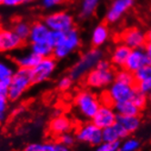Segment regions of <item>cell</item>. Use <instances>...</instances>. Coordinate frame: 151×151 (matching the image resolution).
Listing matches in <instances>:
<instances>
[{"mask_svg": "<svg viewBox=\"0 0 151 151\" xmlns=\"http://www.w3.org/2000/svg\"><path fill=\"white\" fill-rule=\"evenodd\" d=\"M103 58V53L99 48H91L80 56L69 70V77L75 80H80L98 66Z\"/></svg>", "mask_w": 151, "mask_h": 151, "instance_id": "obj_1", "label": "cell"}, {"mask_svg": "<svg viewBox=\"0 0 151 151\" xmlns=\"http://www.w3.org/2000/svg\"><path fill=\"white\" fill-rule=\"evenodd\" d=\"M74 104L78 114L85 119L91 120L101 106L100 99L94 92L83 89L76 94Z\"/></svg>", "mask_w": 151, "mask_h": 151, "instance_id": "obj_2", "label": "cell"}, {"mask_svg": "<svg viewBox=\"0 0 151 151\" xmlns=\"http://www.w3.org/2000/svg\"><path fill=\"white\" fill-rule=\"evenodd\" d=\"M33 85L31 70L17 68L11 78L9 85L8 100L17 101Z\"/></svg>", "mask_w": 151, "mask_h": 151, "instance_id": "obj_3", "label": "cell"}, {"mask_svg": "<svg viewBox=\"0 0 151 151\" xmlns=\"http://www.w3.org/2000/svg\"><path fill=\"white\" fill-rule=\"evenodd\" d=\"M80 44L81 37L79 32L76 28H73L63 34L60 41L53 48V57L57 60L67 58L79 48Z\"/></svg>", "mask_w": 151, "mask_h": 151, "instance_id": "obj_4", "label": "cell"}, {"mask_svg": "<svg viewBox=\"0 0 151 151\" xmlns=\"http://www.w3.org/2000/svg\"><path fill=\"white\" fill-rule=\"evenodd\" d=\"M51 31H58L66 33V32L75 28L74 17L68 11L59 10L48 14L45 17L43 21Z\"/></svg>", "mask_w": 151, "mask_h": 151, "instance_id": "obj_5", "label": "cell"}, {"mask_svg": "<svg viewBox=\"0 0 151 151\" xmlns=\"http://www.w3.org/2000/svg\"><path fill=\"white\" fill-rule=\"evenodd\" d=\"M84 78L85 84L89 88L100 90L109 88L115 81V73L112 68L102 69L96 67L89 73H88Z\"/></svg>", "mask_w": 151, "mask_h": 151, "instance_id": "obj_6", "label": "cell"}, {"mask_svg": "<svg viewBox=\"0 0 151 151\" xmlns=\"http://www.w3.org/2000/svg\"><path fill=\"white\" fill-rule=\"evenodd\" d=\"M58 60L53 56L41 58L37 66L31 69L33 84H41L47 81L56 72Z\"/></svg>", "mask_w": 151, "mask_h": 151, "instance_id": "obj_7", "label": "cell"}, {"mask_svg": "<svg viewBox=\"0 0 151 151\" xmlns=\"http://www.w3.org/2000/svg\"><path fill=\"white\" fill-rule=\"evenodd\" d=\"M75 136L78 141L94 147H96L103 141L102 129L96 127L92 121L80 125L76 131Z\"/></svg>", "mask_w": 151, "mask_h": 151, "instance_id": "obj_8", "label": "cell"}, {"mask_svg": "<svg viewBox=\"0 0 151 151\" xmlns=\"http://www.w3.org/2000/svg\"><path fill=\"white\" fill-rule=\"evenodd\" d=\"M136 90L134 85H127L115 80L109 87L106 94L109 98L112 105H114L118 102L131 100Z\"/></svg>", "mask_w": 151, "mask_h": 151, "instance_id": "obj_9", "label": "cell"}, {"mask_svg": "<svg viewBox=\"0 0 151 151\" xmlns=\"http://www.w3.org/2000/svg\"><path fill=\"white\" fill-rule=\"evenodd\" d=\"M135 2L136 0H112L105 15L106 22L117 23L134 6Z\"/></svg>", "mask_w": 151, "mask_h": 151, "instance_id": "obj_10", "label": "cell"}, {"mask_svg": "<svg viewBox=\"0 0 151 151\" xmlns=\"http://www.w3.org/2000/svg\"><path fill=\"white\" fill-rule=\"evenodd\" d=\"M122 44L126 45L130 49L142 48L147 42L145 32L136 27L126 29L120 36Z\"/></svg>", "mask_w": 151, "mask_h": 151, "instance_id": "obj_11", "label": "cell"}, {"mask_svg": "<svg viewBox=\"0 0 151 151\" xmlns=\"http://www.w3.org/2000/svg\"><path fill=\"white\" fill-rule=\"evenodd\" d=\"M117 114L112 105L101 104L98 112L96 113L91 121L100 129L106 128L116 123Z\"/></svg>", "mask_w": 151, "mask_h": 151, "instance_id": "obj_12", "label": "cell"}, {"mask_svg": "<svg viewBox=\"0 0 151 151\" xmlns=\"http://www.w3.org/2000/svg\"><path fill=\"white\" fill-rule=\"evenodd\" d=\"M23 45L21 40L10 28H0V52L10 53L17 50Z\"/></svg>", "mask_w": 151, "mask_h": 151, "instance_id": "obj_13", "label": "cell"}, {"mask_svg": "<svg viewBox=\"0 0 151 151\" xmlns=\"http://www.w3.org/2000/svg\"><path fill=\"white\" fill-rule=\"evenodd\" d=\"M147 64H148L147 57L144 47L136 48V49H131L125 63L124 68L132 73H135L139 68H143Z\"/></svg>", "mask_w": 151, "mask_h": 151, "instance_id": "obj_14", "label": "cell"}, {"mask_svg": "<svg viewBox=\"0 0 151 151\" xmlns=\"http://www.w3.org/2000/svg\"><path fill=\"white\" fill-rule=\"evenodd\" d=\"M73 127V123L71 119L64 115L54 116L50 121L48 128L50 133L55 137H60L61 135L70 132Z\"/></svg>", "mask_w": 151, "mask_h": 151, "instance_id": "obj_15", "label": "cell"}, {"mask_svg": "<svg viewBox=\"0 0 151 151\" xmlns=\"http://www.w3.org/2000/svg\"><path fill=\"white\" fill-rule=\"evenodd\" d=\"M109 29L106 24L100 23L96 25L91 32L90 43L95 48H99L104 46L109 41Z\"/></svg>", "mask_w": 151, "mask_h": 151, "instance_id": "obj_16", "label": "cell"}, {"mask_svg": "<svg viewBox=\"0 0 151 151\" xmlns=\"http://www.w3.org/2000/svg\"><path fill=\"white\" fill-rule=\"evenodd\" d=\"M49 32V28L43 21H37V22L31 25L28 41L31 44L47 42Z\"/></svg>", "mask_w": 151, "mask_h": 151, "instance_id": "obj_17", "label": "cell"}, {"mask_svg": "<svg viewBox=\"0 0 151 151\" xmlns=\"http://www.w3.org/2000/svg\"><path fill=\"white\" fill-rule=\"evenodd\" d=\"M40 58L37 57L36 54L32 51H26L18 54L15 57L14 62L17 68H24V69H33L38 62L40 61Z\"/></svg>", "mask_w": 151, "mask_h": 151, "instance_id": "obj_18", "label": "cell"}, {"mask_svg": "<svg viewBox=\"0 0 151 151\" xmlns=\"http://www.w3.org/2000/svg\"><path fill=\"white\" fill-rule=\"evenodd\" d=\"M127 136L124 128L117 123L102 129V139L105 142H120Z\"/></svg>", "mask_w": 151, "mask_h": 151, "instance_id": "obj_19", "label": "cell"}, {"mask_svg": "<svg viewBox=\"0 0 151 151\" xmlns=\"http://www.w3.org/2000/svg\"><path fill=\"white\" fill-rule=\"evenodd\" d=\"M131 49L124 44H118L116 46L111 53L110 63L114 67L116 68H124L127 58L130 53Z\"/></svg>", "mask_w": 151, "mask_h": 151, "instance_id": "obj_20", "label": "cell"}, {"mask_svg": "<svg viewBox=\"0 0 151 151\" xmlns=\"http://www.w3.org/2000/svg\"><path fill=\"white\" fill-rule=\"evenodd\" d=\"M116 123L124 128L127 135H130L139 129L141 119L138 116H117Z\"/></svg>", "mask_w": 151, "mask_h": 151, "instance_id": "obj_21", "label": "cell"}, {"mask_svg": "<svg viewBox=\"0 0 151 151\" xmlns=\"http://www.w3.org/2000/svg\"><path fill=\"white\" fill-rule=\"evenodd\" d=\"M117 116H138L140 109L131 101L118 102L113 105Z\"/></svg>", "mask_w": 151, "mask_h": 151, "instance_id": "obj_22", "label": "cell"}, {"mask_svg": "<svg viewBox=\"0 0 151 151\" xmlns=\"http://www.w3.org/2000/svg\"><path fill=\"white\" fill-rule=\"evenodd\" d=\"M101 0H81L79 14L82 18L92 17L98 9Z\"/></svg>", "mask_w": 151, "mask_h": 151, "instance_id": "obj_23", "label": "cell"}, {"mask_svg": "<svg viewBox=\"0 0 151 151\" xmlns=\"http://www.w3.org/2000/svg\"><path fill=\"white\" fill-rule=\"evenodd\" d=\"M31 25L25 20H18L13 26V31L23 42L28 40Z\"/></svg>", "mask_w": 151, "mask_h": 151, "instance_id": "obj_24", "label": "cell"}, {"mask_svg": "<svg viewBox=\"0 0 151 151\" xmlns=\"http://www.w3.org/2000/svg\"><path fill=\"white\" fill-rule=\"evenodd\" d=\"M30 51L36 54V55L37 57H39L40 58H44L53 56V47L49 44H47V42L31 44Z\"/></svg>", "mask_w": 151, "mask_h": 151, "instance_id": "obj_25", "label": "cell"}, {"mask_svg": "<svg viewBox=\"0 0 151 151\" xmlns=\"http://www.w3.org/2000/svg\"><path fill=\"white\" fill-rule=\"evenodd\" d=\"M16 68L12 63L7 60L0 59V81H10L16 72Z\"/></svg>", "mask_w": 151, "mask_h": 151, "instance_id": "obj_26", "label": "cell"}, {"mask_svg": "<svg viewBox=\"0 0 151 151\" xmlns=\"http://www.w3.org/2000/svg\"><path fill=\"white\" fill-rule=\"evenodd\" d=\"M115 80L127 85H135L136 83L134 73L127 70L126 68L119 69L115 73Z\"/></svg>", "mask_w": 151, "mask_h": 151, "instance_id": "obj_27", "label": "cell"}, {"mask_svg": "<svg viewBox=\"0 0 151 151\" xmlns=\"http://www.w3.org/2000/svg\"><path fill=\"white\" fill-rule=\"evenodd\" d=\"M140 141L136 137H126L119 144V151H137L140 148Z\"/></svg>", "mask_w": 151, "mask_h": 151, "instance_id": "obj_28", "label": "cell"}, {"mask_svg": "<svg viewBox=\"0 0 151 151\" xmlns=\"http://www.w3.org/2000/svg\"><path fill=\"white\" fill-rule=\"evenodd\" d=\"M136 83L146 81V80H151V66L150 65H146L143 68H139L137 71L134 73Z\"/></svg>", "mask_w": 151, "mask_h": 151, "instance_id": "obj_29", "label": "cell"}, {"mask_svg": "<svg viewBox=\"0 0 151 151\" xmlns=\"http://www.w3.org/2000/svg\"><path fill=\"white\" fill-rule=\"evenodd\" d=\"M54 143L44 142V143H29L27 144L23 151H51L53 148Z\"/></svg>", "mask_w": 151, "mask_h": 151, "instance_id": "obj_30", "label": "cell"}, {"mask_svg": "<svg viewBox=\"0 0 151 151\" xmlns=\"http://www.w3.org/2000/svg\"><path fill=\"white\" fill-rule=\"evenodd\" d=\"M137 89V88H136ZM131 101L138 107V109L141 110V109H144L148 100H147V95L142 93V92H140L138 90H136L134 96H133V98L131 99Z\"/></svg>", "mask_w": 151, "mask_h": 151, "instance_id": "obj_31", "label": "cell"}, {"mask_svg": "<svg viewBox=\"0 0 151 151\" xmlns=\"http://www.w3.org/2000/svg\"><path fill=\"white\" fill-rule=\"evenodd\" d=\"M120 142H105L102 141L96 147L95 151H119Z\"/></svg>", "mask_w": 151, "mask_h": 151, "instance_id": "obj_32", "label": "cell"}, {"mask_svg": "<svg viewBox=\"0 0 151 151\" xmlns=\"http://www.w3.org/2000/svg\"><path fill=\"white\" fill-rule=\"evenodd\" d=\"M74 80L69 77V76H64L61 78H59L58 82V88L60 91H68L73 86Z\"/></svg>", "mask_w": 151, "mask_h": 151, "instance_id": "obj_33", "label": "cell"}, {"mask_svg": "<svg viewBox=\"0 0 151 151\" xmlns=\"http://www.w3.org/2000/svg\"><path fill=\"white\" fill-rule=\"evenodd\" d=\"M8 99L0 98V123H3L6 120L8 116Z\"/></svg>", "mask_w": 151, "mask_h": 151, "instance_id": "obj_34", "label": "cell"}, {"mask_svg": "<svg viewBox=\"0 0 151 151\" xmlns=\"http://www.w3.org/2000/svg\"><path fill=\"white\" fill-rule=\"evenodd\" d=\"M63 34L62 32H58V31H51L49 32L48 34V37H47V43L49 44L53 48L57 46L58 43L60 41V39L62 38L63 37Z\"/></svg>", "mask_w": 151, "mask_h": 151, "instance_id": "obj_35", "label": "cell"}, {"mask_svg": "<svg viewBox=\"0 0 151 151\" xmlns=\"http://www.w3.org/2000/svg\"><path fill=\"white\" fill-rule=\"evenodd\" d=\"M76 140H77L76 136L74 134H72L71 132L65 133L59 137V142L68 147L74 146V144L76 143Z\"/></svg>", "mask_w": 151, "mask_h": 151, "instance_id": "obj_36", "label": "cell"}, {"mask_svg": "<svg viewBox=\"0 0 151 151\" xmlns=\"http://www.w3.org/2000/svg\"><path fill=\"white\" fill-rule=\"evenodd\" d=\"M137 90L142 92L146 95H148L151 92V80H146V81H141L137 82L136 86Z\"/></svg>", "mask_w": 151, "mask_h": 151, "instance_id": "obj_37", "label": "cell"}, {"mask_svg": "<svg viewBox=\"0 0 151 151\" xmlns=\"http://www.w3.org/2000/svg\"><path fill=\"white\" fill-rule=\"evenodd\" d=\"M64 0H41V6L45 9L50 10L60 6Z\"/></svg>", "mask_w": 151, "mask_h": 151, "instance_id": "obj_38", "label": "cell"}, {"mask_svg": "<svg viewBox=\"0 0 151 151\" xmlns=\"http://www.w3.org/2000/svg\"><path fill=\"white\" fill-rule=\"evenodd\" d=\"M10 81H11V80H10ZM10 81H7V80L0 81V98L8 99Z\"/></svg>", "mask_w": 151, "mask_h": 151, "instance_id": "obj_39", "label": "cell"}, {"mask_svg": "<svg viewBox=\"0 0 151 151\" xmlns=\"http://www.w3.org/2000/svg\"><path fill=\"white\" fill-rule=\"evenodd\" d=\"M24 4V0H4L3 5L7 7H16Z\"/></svg>", "mask_w": 151, "mask_h": 151, "instance_id": "obj_40", "label": "cell"}, {"mask_svg": "<svg viewBox=\"0 0 151 151\" xmlns=\"http://www.w3.org/2000/svg\"><path fill=\"white\" fill-rule=\"evenodd\" d=\"M51 151H71V150H70V147L61 144L60 142H58V143H54V146Z\"/></svg>", "mask_w": 151, "mask_h": 151, "instance_id": "obj_41", "label": "cell"}, {"mask_svg": "<svg viewBox=\"0 0 151 151\" xmlns=\"http://www.w3.org/2000/svg\"><path fill=\"white\" fill-rule=\"evenodd\" d=\"M96 67L99 68H102V69H109V68H111V63L109 60L102 58L99 62L98 66H96Z\"/></svg>", "mask_w": 151, "mask_h": 151, "instance_id": "obj_42", "label": "cell"}, {"mask_svg": "<svg viewBox=\"0 0 151 151\" xmlns=\"http://www.w3.org/2000/svg\"><path fill=\"white\" fill-rule=\"evenodd\" d=\"M144 49L146 51L147 57L148 65H150V66H151V41H147L146 43V45L144 47Z\"/></svg>", "mask_w": 151, "mask_h": 151, "instance_id": "obj_43", "label": "cell"}, {"mask_svg": "<svg viewBox=\"0 0 151 151\" xmlns=\"http://www.w3.org/2000/svg\"><path fill=\"white\" fill-rule=\"evenodd\" d=\"M146 35H147V41H151V28L147 32Z\"/></svg>", "mask_w": 151, "mask_h": 151, "instance_id": "obj_44", "label": "cell"}, {"mask_svg": "<svg viewBox=\"0 0 151 151\" xmlns=\"http://www.w3.org/2000/svg\"><path fill=\"white\" fill-rule=\"evenodd\" d=\"M34 0H24V4H29V3H32Z\"/></svg>", "mask_w": 151, "mask_h": 151, "instance_id": "obj_45", "label": "cell"}, {"mask_svg": "<svg viewBox=\"0 0 151 151\" xmlns=\"http://www.w3.org/2000/svg\"><path fill=\"white\" fill-rule=\"evenodd\" d=\"M147 100L151 103V92L147 95Z\"/></svg>", "mask_w": 151, "mask_h": 151, "instance_id": "obj_46", "label": "cell"}, {"mask_svg": "<svg viewBox=\"0 0 151 151\" xmlns=\"http://www.w3.org/2000/svg\"><path fill=\"white\" fill-rule=\"evenodd\" d=\"M3 2H4V0H0V5H2Z\"/></svg>", "mask_w": 151, "mask_h": 151, "instance_id": "obj_47", "label": "cell"}]
</instances>
